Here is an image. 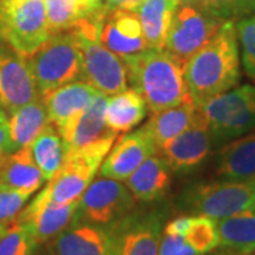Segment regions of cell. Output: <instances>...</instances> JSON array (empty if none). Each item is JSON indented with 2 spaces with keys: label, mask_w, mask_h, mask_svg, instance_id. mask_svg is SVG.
<instances>
[{
  "label": "cell",
  "mask_w": 255,
  "mask_h": 255,
  "mask_svg": "<svg viewBox=\"0 0 255 255\" xmlns=\"http://www.w3.org/2000/svg\"><path fill=\"white\" fill-rule=\"evenodd\" d=\"M34 162L41 170L46 183L61 169L67 157V146L61 133L50 122L30 143Z\"/></svg>",
  "instance_id": "cell-28"
},
{
  "label": "cell",
  "mask_w": 255,
  "mask_h": 255,
  "mask_svg": "<svg viewBox=\"0 0 255 255\" xmlns=\"http://www.w3.org/2000/svg\"><path fill=\"white\" fill-rule=\"evenodd\" d=\"M172 169L156 152L125 180V186L139 203H153L164 197L172 184Z\"/></svg>",
  "instance_id": "cell-19"
},
{
  "label": "cell",
  "mask_w": 255,
  "mask_h": 255,
  "mask_svg": "<svg viewBox=\"0 0 255 255\" xmlns=\"http://www.w3.org/2000/svg\"><path fill=\"white\" fill-rule=\"evenodd\" d=\"M41 97L27 57L0 46V108L7 115Z\"/></svg>",
  "instance_id": "cell-12"
},
{
  "label": "cell",
  "mask_w": 255,
  "mask_h": 255,
  "mask_svg": "<svg viewBox=\"0 0 255 255\" xmlns=\"http://www.w3.org/2000/svg\"><path fill=\"white\" fill-rule=\"evenodd\" d=\"M213 139H234L255 129V87L241 85L199 105Z\"/></svg>",
  "instance_id": "cell-9"
},
{
  "label": "cell",
  "mask_w": 255,
  "mask_h": 255,
  "mask_svg": "<svg viewBox=\"0 0 255 255\" xmlns=\"http://www.w3.org/2000/svg\"><path fill=\"white\" fill-rule=\"evenodd\" d=\"M80 200L58 204L41 199L38 194L14 220L23 223L38 246L47 244L68 227L77 216Z\"/></svg>",
  "instance_id": "cell-17"
},
{
  "label": "cell",
  "mask_w": 255,
  "mask_h": 255,
  "mask_svg": "<svg viewBox=\"0 0 255 255\" xmlns=\"http://www.w3.org/2000/svg\"><path fill=\"white\" fill-rule=\"evenodd\" d=\"M30 197L31 194L24 191L0 187V223L13 221L16 219L18 213L24 209Z\"/></svg>",
  "instance_id": "cell-33"
},
{
  "label": "cell",
  "mask_w": 255,
  "mask_h": 255,
  "mask_svg": "<svg viewBox=\"0 0 255 255\" xmlns=\"http://www.w3.org/2000/svg\"><path fill=\"white\" fill-rule=\"evenodd\" d=\"M107 95L98 92L90 105L84 110L80 119L71 130L70 136L65 140L67 153L88 145L100 137L108 135L111 130L105 125V105Z\"/></svg>",
  "instance_id": "cell-27"
},
{
  "label": "cell",
  "mask_w": 255,
  "mask_h": 255,
  "mask_svg": "<svg viewBox=\"0 0 255 255\" xmlns=\"http://www.w3.org/2000/svg\"><path fill=\"white\" fill-rule=\"evenodd\" d=\"M128 82L145 100L149 114H157L189 98L184 64L166 50L140 51L122 58Z\"/></svg>",
  "instance_id": "cell-2"
},
{
  "label": "cell",
  "mask_w": 255,
  "mask_h": 255,
  "mask_svg": "<svg viewBox=\"0 0 255 255\" xmlns=\"http://www.w3.org/2000/svg\"><path fill=\"white\" fill-rule=\"evenodd\" d=\"M216 176L221 180H254L255 133L238 137L220 150L216 163Z\"/></svg>",
  "instance_id": "cell-20"
},
{
  "label": "cell",
  "mask_w": 255,
  "mask_h": 255,
  "mask_svg": "<svg viewBox=\"0 0 255 255\" xmlns=\"http://www.w3.org/2000/svg\"><path fill=\"white\" fill-rule=\"evenodd\" d=\"M46 183L41 170L33 159L30 146L11 152L0 166V187L34 194Z\"/></svg>",
  "instance_id": "cell-22"
},
{
  "label": "cell",
  "mask_w": 255,
  "mask_h": 255,
  "mask_svg": "<svg viewBox=\"0 0 255 255\" xmlns=\"http://www.w3.org/2000/svg\"><path fill=\"white\" fill-rule=\"evenodd\" d=\"M48 124L46 105L41 97L24 104L9 114L10 139L13 150L28 146Z\"/></svg>",
  "instance_id": "cell-26"
},
{
  "label": "cell",
  "mask_w": 255,
  "mask_h": 255,
  "mask_svg": "<svg viewBox=\"0 0 255 255\" xmlns=\"http://www.w3.org/2000/svg\"><path fill=\"white\" fill-rule=\"evenodd\" d=\"M184 238L199 255L214 251L216 248H219L217 220L200 214L191 216Z\"/></svg>",
  "instance_id": "cell-30"
},
{
  "label": "cell",
  "mask_w": 255,
  "mask_h": 255,
  "mask_svg": "<svg viewBox=\"0 0 255 255\" xmlns=\"http://www.w3.org/2000/svg\"><path fill=\"white\" fill-rule=\"evenodd\" d=\"M100 0H46L50 34L70 30L77 21L91 14Z\"/></svg>",
  "instance_id": "cell-29"
},
{
  "label": "cell",
  "mask_w": 255,
  "mask_h": 255,
  "mask_svg": "<svg viewBox=\"0 0 255 255\" xmlns=\"http://www.w3.org/2000/svg\"><path fill=\"white\" fill-rule=\"evenodd\" d=\"M50 36L46 0H0V46L28 58Z\"/></svg>",
  "instance_id": "cell-6"
},
{
  "label": "cell",
  "mask_w": 255,
  "mask_h": 255,
  "mask_svg": "<svg viewBox=\"0 0 255 255\" xmlns=\"http://www.w3.org/2000/svg\"><path fill=\"white\" fill-rule=\"evenodd\" d=\"M145 0H105L107 7L111 9H127V10H135L143 3Z\"/></svg>",
  "instance_id": "cell-36"
},
{
  "label": "cell",
  "mask_w": 255,
  "mask_h": 255,
  "mask_svg": "<svg viewBox=\"0 0 255 255\" xmlns=\"http://www.w3.org/2000/svg\"><path fill=\"white\" fill-rule=\"evenodd\" d=\"M211 132L199 107V114L190 127L160 146L157 153L169 164L172 172H187L197 167L207 157L211 150Z\"/></svg>",
  "instance_id": "cell-15"
},
{
  "label": "cell",
  "mask_w": 255,
  "mask_h": 255,
  "mask_svg": "<svg viewBox=\"0 0 255 255\" xmlns=\"http://www.w3.org/2000/svg\"><path fill=\"white\" fill-rule=\"evenodd\" d=\"M236 31L244 71L250 78L255 80V16L241 20L236 24Z\"/></svg>",
  "instance_id": "cell-32"
},
{
  "label": "cell",
  "mask_w": 255,
  "mask_h": 255,
  "mask_svg": "<svg viewBox=\"0 0 255 255\" xmlns=\"http://www.w3.org/2000/svg\"><path fill=\"white\" fill-rule=\"evenodd\" d=\"M115 238V255H159L164 227V211L132 210L124 219L110 224Z\"/></svg>",
  "instance_id": "cell-11"
},
{
  "label": "cell",
  "mask_w": 255,
  "mask_h": 255,
  "mask_svg": "<svg viewBox=\"0 0 255 255\" xmlns=\"http://www.w3.org/2000/svg\"><path fill=\"white\" fill-rule=\"evenodd\" d=\"M159 255H199L193 247L186 241L184 236H179L174 233L163 231L160 247H159Z\"/></svg>",
  "instance_id": "cell-34"
},
{
  "label": "cell",
  "mask_w": 255,
  "mask_h": 255,
  "mask_svg": "<svg viewBox=\"0 0 255 255\" xmlns=\"http://www.w3.org/2000/svg\"><path fill=\"white\" fill-rule=\"evenodd\" d=\"M136 204L125 183L98 174L81 196L74 221L107 227L128 216Z\"/></svg>",
  "instance_id": "cell-10"
},
{
  "label": "cell",
  "mask_w": 255,
  "mask_h": 255,
  "mask_svg": "<svg viewBox=\"0 0 255 255\" xmlns=\"http://www.w3.org/2000/svg\"><path fill=\"white\" fill-rule=\"evenodd\" d=\"M214 255H236V254H230V253H221V254H214Z\"/></svg>",
  "instance_id": "cell-38"
},
{
  "label": "cell",
  "mask_w": 255,
  "mask_h": 255,
  "mask_svg": "<svg viewBox=\"0 0 255 255\" xmlns=\"http://www.w3.org/2000/svg\"><path fill=\"white\" fill-rule=\"evenodd\" d=\"M97 94L98 91L90 82L80 78L41 97L46 105L48 122L61 133L64 142Z\"/></svg>",
  "instance_id": "cell-13"
},
{
  "label": "cell",
  "mask_w": 255,
  "mask_h": 255,
  "mask_svg": "<svg viewBox=\"0 0 255 255\" xmlns=\"http://www.w3.org/2000/svg\"><path fill=\"white\" fill-rule=\"evenodd\" d=\"M28 63L41 97L84 78L81 51L71 30L51 34L28 57Z\"/></svg>",
  "instance_id": "cell-5"
},
{
  "label": "cell",
  "mask_w": 255,
  "mask_h": 255,
  "mask_svg": "<svg viewBox=\"0 0 255 255\" xmlns=\"http://www.w3.org/2000/svg\"><path fill=\"white\" fill-rule=\"evenodd\" d=\"M105 9H97L73 27L82 58V77L101 94L111 97L128 88V74L124 60L102 43L101 26Z\"/></svg>",
  "instance_id": "cell-3"
},
{
  "label": "cell",
  "mask_w": 255,
  "mask_h": 255,
  "mask_svg": "<svg viewBox=\"0 0 255 255\" xmlns=\"http://www.w3.org/2000/svg\"><path fill=\"white\" fill-rule=\"evenodd\" d=\"M101 38L121 58L147 50L140 20L133 10L107 7L101 26Z\"/></svg>",
  "instance_id": "cell-18"
},
{
  "label": "cell",
  "mask_w": 255,
  "mask_h": 255,
  "mask_svg": "<svg viewBox=\"0 0 255 255\" xmlns=\"http://www.w3.org/2000/svg\"><path fill=\"white\" fill-rule=\"evenodd\" d=\"M180 209L191 216L200 214L214 220L255 211V179L196 184L183 193Z\"/></svg>",
  "instance_id": "cell-7"
},
{
  "label": "cell",
  "mask_w": 255,
  "mask_h": 255,
  "mask_svg": "<svg viewBox=\"0 0 255 255\" xmlns=\"http://www.w3.org/2000/svg\"><path fill=\"white\" fill-rule=\"evenodd\" d=\"M157 152L153 137L145 128L119 135L108 155L101 164L98 174L114 180L125 182L147 157Z\"/></svg>",
  "instance_id": "cell-14"
},
{
  "label": "cell",
  "mask_w": 255,
  "mask_h": 255,
  "mask_svg": "<svg viewBox=\"0 0 255 255\" xmlns=\"http://www.w3.org/2000/svg\"><path fill=\"white\" fill-rule=\"evenodd\" d=\"M38 244L28 228L17 220H13L6 234L0 238V255H36Z\"/></svg>",
  "instance_id": "cell-31"
},
{
  "label": "cell",
  "mask_w": 255,
  "mask_h": 255,
  "mask_svg": "<svg viewBox=\"0 0 255 255\" xmlns=\"http://www.w3.org/2000/svg\"><path fill=\"white\" fill-rule=\"evenodd\" d=\"M199 114V105L190 97L167 110L152 114L143 128L153 137L157 149L180 135L193 124Z\"/></svg>",
  "instance_id": "cell-23"
},
{
  "label": "cell",
  "mask_w": 255,
  "mask_h": 255,
  "mask_svg": "<svg viewBox=\"0 0 255 255\" xmlns=\"http://www.w3.org/2000/svg\"><path fill=\"white\" fill-rule=\"evenodd\" d=\"M145 100L132 87L107 98L105 125L115 135H124L140 125L147 114Z\"/></svg>",
  "instance_id": "cell-21"
},
{
  "label": "cell",
  "mask_w": 255,
  "mask_h": 255,
  "mask_svg": "<svg viewBox=\"0 0 255 255\" xmlns=\"http://www.w3.org/2000/svg\"><path fill=\"white\" fill-rule=\"evenodd\" d=\"M118 135H108L68 152L61 169L40 190L38 196L51 203L65 204L81 199L90 183L97 177L101 164Z\"/></svg>",
  "instance_id": "cell-4"
},
{
  "label": "cell",
  "mask_w": 255,
  "mask_h": 255,
  "mask_svg": "<svg viewBox=\"0 0 255 255\" xmlns=\"http://www.w3.org/2000/svg\"><path fill=\"white\" fill-rule=\"evenodd\" d=\"M226 21L199 3L180 0L174 10L164 50L186 64L219 33Z\"/></svg>",
  "instance_id": "cell-8"
},
{
  "label": "cell",
  "mask_w": 255,
  "mask_h": 255,
  "mask_svg": "<svg viewBox=\"0 0 255 255\" xmlns=\"http://www.w3.org/2000/svg\"><path fill=\"white\" fill-rule=\"evenodd\" d=\"M219 248L236 255L255 253V211L217 220Z\"/></svg>",
  "instance_id": "cell-25"
},
{
  "label": "cell",
  "mask_w": 255,
  "mask_h": 255,
  "mask_svg": "<svg viewBox=\"0 0 255 255\" xmlns=\"http://www.w3.org/2000/svg\"><path fill=\"white\" fill-rule=\"evenodd\" d=\"M241 78V58L236 24L227 20L219 33L184 64V81L197 105L236 88Z\"/></svg>",
  "instance_id": "cell-1"
},
{
  "label": "cell",
  "mask_w": 255,
  "mask_h": 255,
  "mask_svg": "<svg viewBox=\"0 0 255 255\" xmlns=\"http://www.w3.org/2000/svg\"><path fill=\"white\" fill-rule=\"evenodd\" d=\"M180 0H145L135 11L140 20L147 48L163 50L166 37Z\"/></svg>",
  "instance_id": "cell-24"
},
{
  "label": "cell",
  "mask_w": 255,
  "mask_h": 255,
  "mask_svg": "<svg viewBox=\"0 0 255 255\" xmlns=\"http://www.w3.org/2000/svg\"><path fill=\"white\" fill-rule=\"evenodd\" d=\"M48 255H115V238L107 226L73 221L47 243Z\"/></svg>",
  "instance_id": "cell-16"
},
{
  "label": "cell",
  "mask_w": 255,
  "mask_h": 255,
  "mask_svg": "<svg viewBox=\"0 0 255 255\" xmlns=\"http://www.w3.org/2000/svg\"><path fill=\"white\" fill-rule=\"evenodd\" d=\"M10 224H11V221H1V223H0V238L6 234V231H7L10 227Z\"/></svg>",
  "instance_id": "cell-37"
},
{
  "label": "cell",
  "mask_w": 255,
  "mask_h": 255,
  "mask_svg": "<svg viewBox=\"0 0 255 255\" xmlns=\"http://www.w3.org/2000/svg\"><path fill=\"white\" fill-rule=\"evenodd\" d=\"M13 150L11 139H10L9 115L0 108V166L6 162V159Z\"/></svg>",
  "instance_id": "cell-35"
}]
</instances>
